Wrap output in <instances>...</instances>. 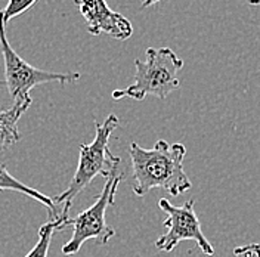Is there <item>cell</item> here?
Listing matches in <instances>:
<instances>
[{"label": "cell", "mask_w": 260, "mask_h": 257, "mask_svg": "<svg viewBox=\"0 0 260 257\" xmlns=\"http://www.w3.org/2000/svg\"><path fill=\"white\" fill-rule=\"evenodd\" d=\"M235 257H260V244L259 242H250L241 247L234 248Z\"/></svg>", "instance_id": "obj_12"}, {"label": "cell", "mask_w": 260, "mask_h": 257, "mask_svg": "<svg viewBox=\"0 0 260 257\" xmlns=\"http://www.w3.org/2000/svg\"><path fill=\"white\" fill-rule=\"evenodd\" d=\"M121 180L123 175L108 177L96 201L76 217L68 219V226H73V235L70 241L62 245V254H77L83 244L89 240H95L99 245H105L115 235L114 228L107 222V210L110 206H114L115 192Z\"/></svg>", "instance_id": "obj_5"}, {"label": "cell", "mask_w": 260, "mask_h": 257, "mask_svg": "<svg viewBox=\"0 0 260 257\" xmlns=\"http://www.w3.org/2000/svg\"><path fill=\"white\" fill-rule=\"evenodd\" d=\"M132 167V189L138 197H145L155 188L179 197L192 188L183 169L186 148L183 144L158 141L149 149L132 142L129 148Z\"/></svg>", "instance_id": "obj_1"}, {"label": "cell", "mask_w": 260, "mask_h": 257, "mask_svg": "<svg viewBox=\"0 0 260 257\" xmlns=\"http://www.w3.org/2000/svg\"><path fill=\"white\" fill-rule=\"evenodd\" d=\"M247 3L251 6H260V0H247Z\"/></svg>", "instance_id": "obj_14"}, {"label": "cell", "mask_w": 260, "mask_h": 257, "mask_svg": "<svg viewBox=\"0 0 260 257\" xmlns=\"http://www.w3.org/2000/svg\"><path fill=\"white\" fill-rule=\"evenodd\" d=\"M74 3L84 18L90 34H108L117 40H127L132 37V22L124 15L113 11L107 0H74Z\"/></svg>", "instance_id": "obj_7"}, {"label": "cell", "mask_w": 260, "mask_h": 257, "mask_svg": "<svg viewBox=\"0 0 260 257\" xmlns=\"http://www.w3.org/2000/svg\"><path fill=\"white\" fill-rule=\"evenodd\" d=\"M118 127V117L110 114L102 123H95V139L90 144L80 145L79 166L71 179L68 188L61 192L53 201L56 206L64 204L71 207L73 200L87 188L90 182L98 176L111 177L120 164V158L110 151V138L114 130Z\"/></svg>", "instance_id": "obj_2"}, {"label": "cell", "mask_w": 260, "mask_h": 257, "mask_svg": "<svg viewBox=\"0 0 260 257\" xmlns=\"http://www.w3.org/2000/svg\"><path fill=\"white\" fill-rule=\"evenodd\" d=\"M5 189L24 194V195H27V197L32 198V200H36V201L42 203V204L46 207V210H48L49 222H52V220H58V219L61 217V211L58 210V206L55 204L53 198H50V197L45 195L43 192H40V191L34 189V188H31V186H27V185H25V183H22V182H19L18 179H15V177L9 173V170H8V167H6V164L0 163V191H5Z\"/></svg>", "instance_id": "obj_8"}, {"label": "cell", "mask_w": 260, "mask_h": 257, "mask_svg": "<svg viewBox=\"0 0 260 257\" xmlns=\"http://www.w3.org/2000/svg\"><path fill=\"white\" fill-rule=\"evenodd\" d=\"M31 102L32 101H27L22 104H14L12 108L0 111V152L14 146L21 139L18 123Z\"/></svg>", "instance_id": "obj_9"}, {"label": "cell", "mask_w": 260, "mask_h": 257, "mask_svg": "<svg viewBox=\"0 0 260 257\" xmlns=\"http://www.w3.org/2000/svg\"><path fill=\"white\" fill-rule=\"evenodd\" d=\"M0 49L3 55L5 65V84L8 92L14 99V104H22L32 101L30 97L34 87L45 83H74L80 80V73H52L36 68L27 61H24L15 50L12 49L8 36H6V24L3 14L0 11Z\"/></svg>", "instance_id": "obj_4"}, {"label": "cell", "mask_w": 260, "mask_h": 257, "mask_svg": "<svg viewBox=\"0 0 260 257\" xmlns=\"http://www.w3.org/2000/svg\"><path fill=\"white\" fill-rule=\"evenodd\" d=\"M157 2H160V0H142V8H148V6H152V5H155Z\"/></svg>", "instance_id": "obj_13"}, {"label": "cell", "mask_w": 260, "mask_h": 257, "mask_svg": "<svg viewBox=\"0 0 260 257\" xmlns=\"http://www.w3.org/2000/svg\"><path fill=\"white\" fill-rule=\"evenodd\" d=\"M194 204V200H188L182 206H173L166 198L158 200V207L167 214V219L162 222V226L167 231L155 241L157 250L170 253L182 241H194L201 253H204L206 256H214V248L203 234Z\"/></svg>", "instance_id": "obj_6"}, {"label": "cell", "mask_w": 260, "mask_h": 257, "mask_svg": "<svg viewBox=\"0 0 260 257\" xmlns=\"http://www.w3.org/2000/svg\"><path fill=\"white\" fill-rule=\"evenodd\" d=\"M37 0H9L6 8L2 11L3 14V19H5V24L8 25V22L15 18L19 16L21 14H24L25 11H28L30 8H32L36 5Z\"/></svg>", "instance_id": "obj_11"}, {"label": "cell", "mask_w": 260, "mask_h": 257, "mask_svg": "<svg viewBox=\"0 0 260 257\" xmlns=\"http://www.w3.org/2000/svg\"><path fill=\"white\" fill-rule=\"evenodd\" d=\"M135 83L126 89L114 90V101L123 98L144 101L149 95L166 99L180 86L178 73L183 68V61L170 48H148L145 61L135 59Z\"/></svg>", "instance_id": "obj_3"}, {"label": "cell", "mask_w": 260, "mask_h": 257, "mask_svg": "<svg viewBox=\"0 0 260 257\" xmlns=\"http://www.w3.org/2000/svg\"><path fill=\"white\" fill-rule=\"evenodd\" d=\"M68 219H70V213L61 211V217L58 220H52L42 225V228L39 229V241L36 242V245L27 253L25 257H48L53 234L56 231L65 229L68 226Z\"/></svg>", "instance_id": "obj_10"}]
</instances>
